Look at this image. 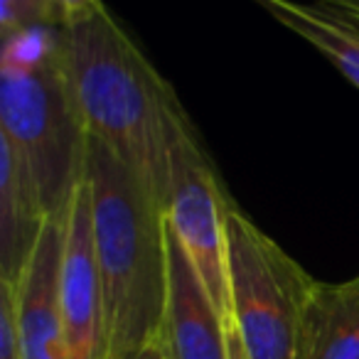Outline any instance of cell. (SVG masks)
<instances>
[{"label": "cell", "instance_id": "obj_3", "mask_svg": "<svg viewBox=\"0 0 359 359\" xmlns=\"http://www.w3.org/2000/svg\"><path fill=\"white\" fill-rule=\"evenodd\" d=\"M57 25L0 35V135L22 155L50 217L65 215L86 175V130L67 84Z\"/></svg>", "mask_w": 359, "mask_h": 359}, {"label": "cell", "instance_id": "obj_11", "mask_svg": "<svg viewBox=\"0 0 359 359\" xmlns=\"http://www.w3.org/2000/svg\"><path fill=\"white\" fill-rule=\"evenodd\" d=\"M259 8L280 27L320 52L344 79L359 89V30L330 8V3L259 0Z\"/></svg>", "mask_w": 359, "mask_h": 359}, {"label": "cell", "instance_id": "obj_8", "mask_svg": "<svg viewBox=\"0 0 359 359\" xmlns=\"http://www.w3.org/2000/svg\"><path fill=\"white\" fill-rule=\"evenodd\" d=\"M168 244V300L160 342L170 359H229L226 320L215 308L185 249L165 219Z\"/></svg>", "mask_w": 359, "mask_h": 359}, {"label": "cell", "instance_id": "obj_10", "mask_svg": "<svg viewBox=\"0 0 359 359\" xmlns=\"http://www.w3.org/2000/svg\"><path fill=\"white\" fill-rule=\"evenodd\" d=\"M298 359H359V273L315 283L300 325Z\"/></svg>", "mask_w": 359, "mask_h": 359}, {"label": "cell", "instance_id": "obj_5", "mask_svg": "<svg viewBox=\"0 0 359 359\" xmlns=\"http://www.w3.org/2000/svg\"><path fill=\"white\" fill-rule=\"evenodd\" d=\"M231 200L200 130L175 89L165 99V192L163 212L180 246L205 283L215 308L229 320L226 215Z\"/></svg>", "mask_w": 359, "mask_h": 359}, {"label": "cell", "instance_id": "obj_15", "mask_svg": "<svg viewBox=\"0 0 359 359\" xmlns=\"http://www.w3.org/2000/svg\"><path fill=\"white\" fill-rule=\"evenodd\" d=\"M226 349H229V359H249L246 357V349L239 339V332H236L234 320H226Z\"/></svg>", "mask_w": 359, "mask_h": 359}, {"label": "cell", "instance_id": "obj_1", "mask_svg": "<svg viewBox=\"0 0 359 359\" xmlns=\"http://www.w3.org/2000/svg\"><path fill=\"white\" fill-rule=\"evenodd\" d=\"M57 35L86 138L104 143L163 207L165 99L172 86L99 0H62Z\"/></svg>", "mask_w": 359, "mask_h": 359}, {"label": "cell", "instance_id": "obj_14", "mask_svg": "<svg viewBox=\"0 0 359 359\" xmlns=\"http://www.w3.org/2000/svg\"><path fill=\"white\" fill-rule=\"evenodd\" d=\"M337 15H342L349 25H354L359 30V0H327Z\"/></svg>", "mask_w": 359, "mask_h": 359}, {"label": "cell", "instance_id": "obj_6", "mask_svg": "<svg viewBox=\"0 0 359 359\" xmlns=\"http://www.w3.org/2000/svg\"><path fill=\"white\" fill-rule=\"evenodd\" d=\"M62 339L67 359H106L104 298L91 231V190L86 175L65 210Z\"/></svg>", "mask_w": 359, "mask_h": 359}, {"label": "cell", "instance_id": "obj_4", "mask_svg": "<svg viewBox=\"0 0 359 359\" xmlns=\"http://www.w3.org/2000/svg\"><path fill=\"white\" fill-rule=\"evenodd\" d=\"M229 315L249 359H298L300 325L318 280L236 202L226 215Z\"/></svg>", "mask_w": 359, "mask_h": 359}, {"label": "cell", "instance_id": "obj_2", "mask_svg": "<svg viewBox=\"0 0 359 359\" xmlns=\"http://www.w3.org/2000/svg\"><path fill=\"white\" fill-rule=\"evenodd\" d=\"M86 182L104 298L106 359H135L163 327L165 212L138 175L94 138H86Z\"/></svg>", "mask_w": 359, "mask_h": 359}, {"label": "cell", "instance_id": "obj_12", "mask_svg": "<svg viewBox=\"0 0 359 359\" xmlns=\"http://www.w3.org/2000/svg\"><path fill=\"white\" fill-rule=\"evenodd\" d=\"M62 0H3L0 3V35L27 27L57 25Z\"/></svg>", "mask_w": 359, "mask_h": 359}, {"label": "cell", "instance_id": "obj_9", "mask_svg": "<svg viewBox=\"0 0 359 359\" xmlns=\"http://www.w3.org/2000/svg\"><path fill=\"white\" fill-rule=\"evenodd\" d=\"M47 215L30 168L15 145L0 135V280L18 283L30 261Z\"/></svg>", "mask_w": 359, "mask_h": 359}, {"label": "cell", "instance_id": "obj_7", "mask_svg": "<svg viewBox=\"0 0 359 359\" xmlns=\"http://www.w3.org/2000/svg\"><path fill=\"white\" fill-rule=\"evenodd\" d=\"M62 256L65 215L52 217L13 290L22 359H67L62 339Z\"/></svg>", "mask_w": 359, "mask_h": 359}, {"label": "cell", "instance_id": "obj_13", "mask_svg": "<svg viewBox=\"0 0 359 359\" xmlns=\"http://www.w3.org/2000/svg\"><path fill=\"white\" fill-rule=\"evenodd\" d=\"M0 359H22L15 313H13V290L3 280H0Z\"/></svg>", "mask_w": 359, "mask_h": 359}, {"label": "cell", "instance_id": "obj_16", "mask_svg": "<svg viewBox=\"0 0 359 359\" xmlns=\"http://www.w3.org/2000/svg\"><path fill=\"white\" fill-rule=\"evenodd\" d=\"M135 359H170V357H168V349L163 347V342H160V337H158V339H153L148 347L140 349V354Z\"/></svg>", "mask_w": 359, "mask_h": 359}]
</instances>
